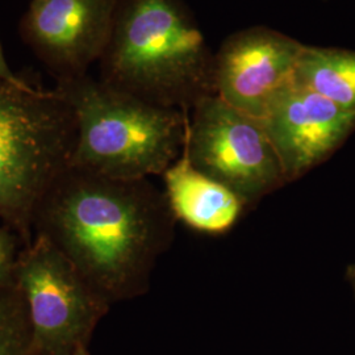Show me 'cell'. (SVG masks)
Here are the masks:
<instances>
[{
  "instance_id": "cell-9",
  "label": "cell",
  "mask_w": 355,
  "mask_h": 355,
  "mask_svg": "<svg viewBox=\"0 0 355 355\" xmlns=\"http://www.w3.org/2000/svg\"><path fill=\"white\" fill-rule=\"evenodd\" d=\"M261 123L290 182L343 145L354 132L355 114L292 79L274 98Z\"/></svg>"
},
{
  "instance_id": "cell-12",
  "label": "cell",
  "mask_w": 355,
  "mask_h": 355,
  "mask_svg": "<svg viewBox=\"0 0 355 355\" xmlns=\"http://www.w3.org/2000/svg\"><path fill=\"white\" fill-rule=\"evenodd\" d=\"M0 355H37L26 303L15 284L0 286Z\"/></svg>"
},
{
  "instance_id": "cell-6",
  "label": "cell",
  "mask_w": 355,
  "mask_h": 355,
  "mask_svg": "<svg viewBox=\"0 0 355 355\" xmlns=\"http://www.w3.org/2000/svg\"><path fill=\"white\" fill-rule=\"evenodd\" d=\"M183 152L191 165L253 203L287 182L279 157L259 120L217 95L189 112Z\"/></svg>"
},
{
  "instance_id": "cell-4",
  "label": "cell",
  "mask_w": 355,
  "mask_h": 355,
  "mask_svg": "<svg viewBox=\"0 0 355 355\" xmlns=\"http://www.w3.org/2000/svg\"><path fill=\"white\" fill-rule=\"evenodd\" d=\"M76 140V116L54 89L0 79V225L26 243L38 203L70 164Z\"/></svg>"
},
{
  "instance_id": "cell-3",
  "label": "cell",
  "mask_w": 355,
  "mask_h": 355,
  "mask_svg": "<svg viewBox=\"0 0 355 355\" xmlns=\"http://www.w3.org/2000/svg\"><path fill=\"white\" fill-rule=\"evenodd\" d=\"M53 89L76 116L70 165L114 179H149L182 154L189 111L145 102L89 74Z\"/></svg>"
},
{
  "instance_id": "cell-1",
  "label": "cell",
  "mask_w": 355,
  "mask_h": 355,
  "mask_svg": "<svg viewBox=\"0 0 355 355\" xmlns=\"http://www.w3.org/2000/svg\"><path fill=\"white\" fill-rule=\"evenodd\" d=\"M175 220L149 179H114L69 164L38 203L33 236L45 237L114 304L148 291Z\"/></svg>"
},
{
  "instance_id": "cell-11",
  "label": "cell",
  "mask_w": 355,
  "mask_h": 355,
  "mask_svg": "<svg viewBox=\"0 0 355 355\" xmlns=\"http://www.w3.org/2000/svg\"><path fill=\"white\" fill-rule=\"evenodd\" d=\"M293 80L355 114V51L304 44Z\"/></svg>"
},
{
  "instance_id": "cell-16",
  "label": "cell",
  "mask_w": 355,
  "mask_h": 355,
  "mask_svg": "<svg viewBox=\"0 0 355 355\" xmlns=\"http://www.w3.org/2000/svg\"><path fill=\"white\" fill-rule=\"evenodd\" d=\"M73 355H89V350H87V347L83 346V347H79Z\"/></svg>"
},
{
  "instance_id": "cell-5",
  "label": "cell",
  "mask_w": 355,
  "mask_h": 355,
  "mask_svg": "<svg viewBox=\"0 0 355 355\" xmlns=\"http://www.w3.org/2000/svg\"><path fill=\"white\" fill-rule=\"evenodd\" d=\"M13 284L21 293L37 355H73L89 338L111 304L45 237L21 248Z\"/></svg>"
},
{
  "instance_id": "cell-10",
  "label": "cell",
  "mask_w": 355,
  "mask_h": 355,
  "mask_svg": "<svg viewBox=\"0 0 355 355\" xmlns=\"http://www.w3.org/2000/svg\"><path fill=\"white\" fill-rule=\"evenodd\" d=\"M162 177L173 215L190 228L221 234L232 228L242 214L245 203L241 198L195 168L183 150Z\"/></svg>"
},
{
  "instance_id": "cell-13",
  "label": "cell",
  "mask_w": 355,
  "mask_h": 355,
  "mask_svg": "<svg viewBox=\"0 0 355 355\" xmlns=\"http://www.w3.org/2000/svg\"><path fill=\"white\" fill-rule=\"evenodd\" d=\"M24 243L15 230L0 225V286L13 284L16 261Z\"/></svg>"
},
{
  "instance_id": "cell-2",
  "label": "cell",
  "mask_w": 355,
  "mask_h": 355,
  "mask_svg": "<svg viewBox=\"0 0 355 355\" xmlns=\"http://www.w3.org/2000/svg\"><path fill=\"white\" fill-rule=\"evenodd\" d=\"M101 80L166 108L215 95V51L184 0H117Z\"/></svg>"
},
{
  "instance_id": "cell-14",
  "label": "cell",
  "mask_w": 355,
  "mask_h": 355,
  "mask_svg": "<svg viewBox=\"0 0 355 355\" xmlns=\"http://www.w3.org/2000/svg\"><path fill=\"white\" fill-rule=\"evenodd\" d=\"M0 79L1 80H6L8 83H11L13 86H17V87H21V89H36V86H33L32 83H29L26 79H23L21 76H16L13 73L12 69L10 67V64L6 60V55H4V51H3V46H1V42H0Z\"/></svg>"
},
{
  "instance_id": "cell-8",
  "label": "cell",
  "mask_w": 355,
  "mask_h": 355,
  "mask_svg": "<svg viewBox=\"0 0 355 355\" xmlns=\"http://www.w3.org/2000/svg\"><path fill=\"white\" fill-rule=\"evenodd\" d=\"M303 46L265 26L229 35L215 51V95L261 121L280 89L291 83Z\"/></svg>"
},
{
  "instance_id": "cell-7",
  "label": "cell",
  "mask_w": 355,
  "mask_h": 355,
  "mask_svg": "<svg viewBox=\"0 0 355 355\" xmlns=\"http://www.w3.org/2000/svg\"><path fill=\"white\" fill-rule=\"evenodd\" d=\"M117 0H31L19 33L55 82L87 76L99 62Z\"/></svg>"
},
{
  "instance_id": "cell-15",
  "label": "cell",
  "mask_w": 355,
  "mask_h": 355,
  "mask_svg": "<svg viewBox=\"0 0 355 355\" xmlns=\"http://www.w3.org/2000/svg\"><path fill=\"white\" fill-rule=\"evenodd\" d=\"M346 277H347V280L350 282V284H352V287H353V291H354L355 293V265L347 267Z\"/></svg>"
}]
</instances>
